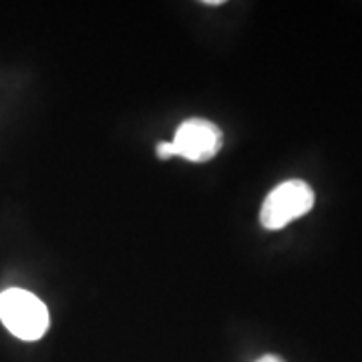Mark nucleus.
Wrapping results in <instances>:
<instances>
[{
	"label": "nucleus",
	"instance_id": "4",
	"mask_svg": "<svg viewBox=\"0 0 362 362\" xmlns=\"http://www.w3.org/2000/svg\"><path fill=\"white\" fill-rule=\"evenodd\" d=\"M157 157H159V159H169V157H175L173 156V145H171V141L157 143Z\"/></svg>",
	"mask_w": 362,
	"mask_h": 362
},
{
	"label": "nucleus",
	"instance_id": "2",
	"mask_svg": "<svg viewBox=\"0 0 362 362\" xmlns=\"http://www.w3.org/2000/svg\"><path fill=\"white\" fill-rule=\"evenodd\" d=\"M314 207V192L306 181L290 180L276 185L259 209V223L266 230H282Z\"/></svg>",
	"mask_w": 362,
	"mask_h": 362
},
{
	"label": "nucleus",
	"instance_id": "3",
	"mask_svg": "<svg viewBox=\"0 0 362 362\" xmlns=\"http://www.w3.org/2000/svg\"><path fill=\"white\" fill-rule=\"evenodd\" d=\"M173 156L204 163L218 156L223 145L221 129L207 119H187L173 135Z\"/></svg>",
	"mask_w": 362,
	"mask_h": 362
},
{
	"label": "nucleus",
	"instance_id": "5",
	"mask_svg": "<svg viewBox=\"0 0 362 362\" xmlns=\"http://www.w3.org/2000/svg\"><path fill=\"white\" fill-rule=\"evenodd\" d=\"M256 362H284L280 356H274V354H266V356H262L259 361Z\"/></svg>",
	"mask_w": 362,
	"mask_h": 362
},
{
	"label": "nucleus",
	"instance_id": "1",
	"mask_svg": "<svg viewBox=\"0 0 362 362\" xmlns=\"http://www.w3.org/2000/svg\"><path fill=\"white\" fill-rule=\"evenodd\" d=\"M0 320L21 340H39L49 330L51 316L45 302L23 288H8L0 294Z\"/></svg>",
	"mask_w": 362,
	"mask_h": 362
}]
</instances>
